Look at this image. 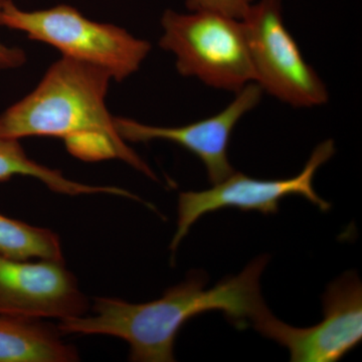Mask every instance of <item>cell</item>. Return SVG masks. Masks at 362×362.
Listing matches in <instances>:
<instances>
[{"label":"cell","mask_w":362,"mask_h":362,"mask_svg":"<svg viewBox=\"0 0 362 362\" xmlns=\"http://www.w3.org/2000/svg\"><path fill=\"white\" fill-rule=\"evenodd\" d=\"M159 45L178 73L216 89L239 92L255 82L244 23L214 11H164Z\"/></svg>","instance_id":"obj_4"},{"label":"cell","mask_w":362,"mask_h":362,"mask_svg":"<svg viewBox=\"0 0 362 362\" xmlns=\"http://www.w3.org/2000/svg\"><path fill=\"white\" fill-rule=\"evenodd\" d=\"M334 154V142L325 140L317 145L303 169L293 177L259 180L233 171L209 189L181 192L178 197L177 228L170 244L173 255L192 226L202 216L220 209H238L242 211L275 214L282 199L290 195H299L320 211H327L331 204L319 197L314 189L313 181L318 169Z\"/></svg>","instance_id":"obj_6"},{"label":"cell","mask_w":362,"mask_h":362,"mask_svg":"<svg viewBox=\"0 0 362 362\" xmlns=\"http://www.w3.org/2000/svg\"><path fill=\"white\" fill-rule=\"evenodd\" d=\"M18 175L35 178L52 192L70 197L100 194L105 190L102 185L69 180L61 171L33 160L25 153L20 140H0V182H6Z\"/></svg>","instance_id":"obj_11"},{"label":"cell","mask_w":362,"mask_h":362,"mask_svg":"<svg viewBox=\"0 0 362 362\" xmlns=\"http://www.w3.org/2000/svg\"><path fill=\"white\" fill-rule=\"evenodd\" d=\"M4 0H0L1 6ZM26 54L20 47H8L0 42V70H13L25 65Z\"/></svg>","instance_id":"obj_14"},{"label":"cell","mask_w":362,"mask_h":362,"mask_svg":"<svg viewBox=\"0 0 362 362\" xmlns=\"http://www.w3.org/2000/svg\"><path fill=\"white\" fill-rule=\"evenodd\" d=\"M242 21L254 66V83L263 92L294 108L327 103V87L286 26L281 0L254 1Z\"/></svg>","instance_id":"obj_5"},{"label":"cell","mask_w":362,"mask_h":362,"mask_svg":"<svg viewBox=\"0 0 362 362\" xmlns=\"http://www.w3.org/2000/svg\"><path fill=\"white\" fill-rule=\"evenodd\" d=\"M0 254L14 259H64L59 237L49 228L33 226L0 214Z\"/></svg>","instance_id":"obj_12"},{"label":"cell","mask_w":362,"mask_h":362,"mask_svg":"<svg viewBox=\"0 0 362 362\" xmlns=\"http://www.w3.org/2000/svg\"><path fill=\"white\" fill-rule=\"evenodd\" d=\"M89 308L65 259L30 262L0 254V315L61 321L85 315Z\"/></svg>","instance_id":"obj_8"},{"label":"cell","mask_w":362,"mask_h":362,"mask_svg":"<svg viewBox=\"0 0 362 362\" xmlns=\"http://www.w3.org/2000/svg\"><path fill=\"white\" fill-rule=\"evenodd\" d=\"M0 25L52 45L66 58L103 69L117 82L139 70L151 52L147 40L138 39L119 26L90 21L66 4L26 11L18 8L13 0H4Z\"/></svg>","instance_id":"obj_3"},{"label":"cell","mask_w":362,"mask_h":362,"mask_svg":"<svg viewBox=\"0 0 362 362\" xmlns=\"http://www.w3.org/2000/svg\"><path fill=\"white\" fill-rule=\"evenodd\" d=\"M111 81L103 69L63 57L33 92L0 113V140L59 138L81 160L119 159L158 181L117 130L115 117L106 105Z\"/></svg>","instance_id":"obj_2"},{"label":"cell","mask_w":362,"mask_h":362,"mask_svg":"<svg viewBox=\"0 0 362 362\" xmlns=\"http://www.w3.org/2000/svg\"><path fill=\"white\" fill-rule=\"evenodd\" d=\"M45 319L0 315V362H76L77 349Z\"/></svg>","instance_id":"obj_10"},{"label":"cell","mask_w":362,"mask_h":362,"mask_svg":"<svg viewBox=\"0 0 362 362\" xmlns=\"http://www.w3.org/2000/svg\"><path fill=\"white\" fill-rule=\"evenodd\" d=\"M323 315L315 326L297 328L269 310L252 326L289 350L292 362L339 361L362 339V284L356 272H346L327 286Z\"/></svg>","instance_id":"obj_7"},{"label":"cell","mask_w":362,"mask_h":362,"mask_svg":"<svg viewBox=\"0 0 362 362\" xmlns=\"http://www.w3.org/2000/svg\"><path fill=\"white\" fill-rule=\"evenodd\" d=\"M255 0H185L189 11H214L242 20Z\"/></svg>","instance_id":"obj_13"},{"label":"cell","mask_w":362,"mask_h":362,"mask_svg":"<svg viewBox=\"0 0 362 362\" xmlns=\"http://www.w3.org/2000/svg\"><path fill=\"white\" fill-rule=\"evenodd\" d=\"M263 93L256 83H251L235 93L223 110L178 127L147 125L123 117H115V125L126 142L162 140L180 145L201 159L209 181L216 185L235 171L228 160L230 138L240 119L258 106Z\"/></svg>","instance_id":"obj_9"},{"label":"cell","mask_w":362,"mask_h":362,"mask_svg":"<svg viewBox=\"0 0 362 362\" xmlns=\"http://www.w3.org/2000/svg\"><path fill=\"white\" fill-rule=\"evenodd\" d=\"M268 262V255L259 256L240 275L223 279L211 289L206 288V273L192 272L187 280L147 303L97 297L92 315L61 320L58 327L64 335L120 338L129 345L131 361L173 362L176 337L190 319L221 311L238 329H245L269 311L259 286Z\"/></svg>","instance_id":"obj_1"}]
</instances>
